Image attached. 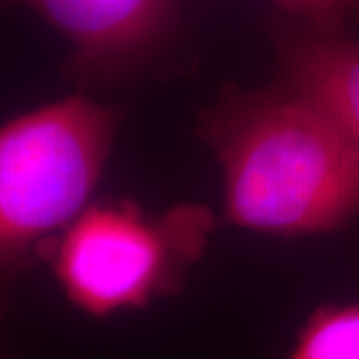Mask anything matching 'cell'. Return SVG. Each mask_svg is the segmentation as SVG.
Here are the masks:
<instances>
[{
	"label": "cell",
	"instance_id": "1",
	"mask_svg": "<svg viewBox=\"0 0 359 359\" xmlns=\"http://www.w3.org/2000/svg\"><path fill=\"white\" fill-rule=\"evenodd\" d=\"M228 218L250 230L327 231L359 210V154L334 122L283 82L230 90L208 112Z\"/></svg>",
	"mask_w": 359,
	"mask_h": 359
},
{
	"label": "cell",
	"instance_id": "2",
	"mask_svg": "<svg viewBox=\"0 0 359 359\" xmlns=\"http://www.w3.org/2000/svg\"><path fill=\"white\" fill-rule=\"evenodd\" d=\"M116 124L112 108L84 96L0 124V316L14 280L88 208Z\"/></svg>",
	"mask_w": 359,
	"mask_h": 359
},
{
	"label": "cell",
	"instance_id": "3",
	"mask_svg": "<svg viewBox=\"0 0 359 359\" xmlns=\"http://www.w3.org/2000/svg\"><path fill=\"white\" fill-rule=\"evenodd\" d=\"M212 226L202 205L152 216L130 202L90 204L52 245L54 276L92 318L144 308L178 290Z\"/></svg>",
	"mask_w": 359,
	"mask_h": 359
},
{
	"label": "cell",
	"instance_id": "4",
	"mask_svg": "<svg viewBox=\"0 0 359 359\" xmlns=\"http://www.w3.org/2000/svg\"><path fill=\"white\" fill-rule=\"evenodd\" d=\"M28 8L70 44L66 74L78 84L126 76L176 32L182 0H0Z\"/></svg>",
	"mask_w": 359,
	"mask_h": 359
},
{
	"label": "cell",
	"instance_id": "5",
	"mask_svg": "<svg viewBox=\"0 0 359 359\" xmlns=\"http://www.w3.org/2000/svg\"><path fill=\"white\" fill-rule=\"evenodd\" d=\"M268 34L285 86L327 116L359 154V40L276 16Z\"/></svg>",
	"mask_w": 359,
	"mask_h": 359
},
{
	"label": "cell",
	"instance_id": "6",
	"mask_svg": "<svg viewBox=\"0 0 359 359\" xmlns=\"http://www.w3.org/2000/svg\"><path fill=\"white\" fill-rule=\"evenodd\" d=\"M287 359H359V304L316 309Z\"/></svg>",
	"mask_w": 359,
	"mask_h": 359
},
{
	"label": "cell",
	"instance_id": "7",
	"mask_svg": "<svg viewBox=\"0 0 359 359\" xmlns=\"http://www.w3.org/2000/svg\"><path fill=\"white\" fill-rule=\"evenodd\" d=\"M283 16L323 32H346L351 18L347 0H269Z\"/></svg>",
	"mask_w": 359,
	"mask_h": 359
},
{
	"label": "cell",
	"instance_id": "8",
	"mask_svg": "<svg viewBox=\"0 0 359 359\" xmlns=\"http://www.w3.org/2000/svg\"><path fill=\"white\" fill-rule=\"evenodd\" d=\"M347 4H349L351 16H359V0H347Z\"/></svg>",
	"mask_w": 359,
	"mask_h": 359
},
{
	"label": "cell",
	"instance_id": "9",
	"mask_svg": "<svg viewBox=\"0 0 359 359\" xmlns=\"http://www.w3.org/2000/svg\"><path fill=\"white\" fill-rule=\"evenodd\" d=\"M0 359H13V358H8V355H2V353H0Z\"/></svg>",
	"mask_w": 359,
	"mask_h": 359
}]
</instances>
